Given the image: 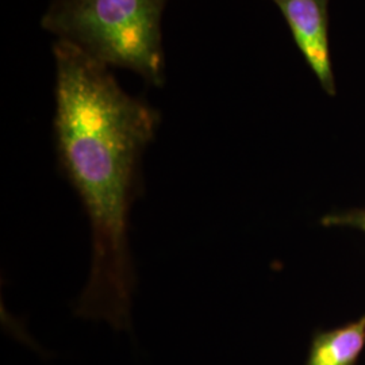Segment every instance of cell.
<instances>
[{
    "instance_id": "obj_3",
    "label": "cell",
    "mask_w": 365,
    "mask_h": 365,
    "mask_svg": "<svg viewBox=\"0 0 365 365\" xmlns=\"http://www.w3.org/2000/svg\"><path fill=\"white\" fill-rule=\"evenodd\" d=\"M283 14L300 53L322 88L336 95V81L329 48L330 0H272Z\"/></svg>"
},
{
    "instance_id": "obj_2",
    "label": "cell",
    "mask_w": 365,
    "mask_h": 365,
    "mask_svg": "<svg viewBox=\"0 0 365 365\" xmlns=\"http://www.w3.org/2000/svg\"><path fill=\"white\" fill-rule=\"evenodd\" d=\"M170 0H52L41 26L105 66L163 87V13Z\"/></svg>"
},
{
    "instance_id": "obj_1",
    "label": "cell",
    "mask_w": 365,
    "mask_h": 365,
    "mask_svg": "<svg viewBox=\"0 0 365 365\" xmlns=\"http://www.w3.org/2000/svg\"><path fill=\"white\" fill-rule=\"evenodd\" d=\"M53 56L57 163L91 225V271L75 314L130 330L137 279L129 218L144 188L143 156L161 117L145 99L123 91L110 66L78 46L57 39Z\"/></svg>"
},
{
    "instance_id": "obj_4",
    "label": "cell",
    "mask_w": 365,
    "mask_h": 365,
    "mask_svg": "<svg viewBox=\"0 0 365 365\" xmlns=\"http://www.w3.org/2000/svg\"><path fill=\"white\" fill-rule=\"evenodd\" d=\"M365 346V315L314 337L306 365H356Z\"/></svg>"
},
{
    "instance_id": "obj_5",
    "label": "cell",
    "mask_w": 365,
    "mask_h": 365,
    "mask_svg": "<svg viewBox=\"0 0 365 365\" xmlns=\"http://www.w3.org/2000/svg\"><path fill=\"white\" fill-rule=\"evenodd\" d=\"M324 223L327 225V226L353 227V229L361 230V232L365 233V209L354 210V211L329 215V217L324 220Z\"/></svg>"
}]
</instances>
